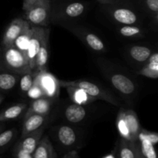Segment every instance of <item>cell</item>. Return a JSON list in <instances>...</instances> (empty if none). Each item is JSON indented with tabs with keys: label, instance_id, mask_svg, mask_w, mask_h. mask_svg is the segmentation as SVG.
<instances>
[{
	"label": "cell",
	"instance_id": "obj_1",
	"mask_svg": "<svg viewBox=\"0 0 158 158\" xmlns=\"http://www.w3.org/2000/svg\"><path fill=\"white\" fill-rule=\"evenodd\" d=\"M0 71L22 76L32 72L26 56L14 46L0 48Z\"/></svg>",
	"mask_w": 158,
	"mask_h": 158
},
{
	"label": "cell",
	"instance_id": "obj_2",
	"mask_svg": "<svg viewBox=\"0 0 158 158\" xmlns=\"http://www.w3.org/2000/svg\"><path fill=\"white\" fill-rule=\"evenodd\" d=\"M60 86H72L75 87H78L80 89H83L84 92H86L88 95L94 97L96 100H104L108 102L115 106H120V103L117 101V99L108 91L104 89L103 88L100 87L97 84L93 83L91 82L86 81V80H74V81H63V80H59Z\"/></svg>",
	"mask_w": 158,
	"mask_h": 158
},
{
	"label": "cell",
	"instance_id": "obj_3",
	"mask_svg": "<svg viewBox=\"0 0 158 158\" xmlns=\"http://www.w3.org/2000/svg\"><path fill=\"white\" fill-rule=\"evenodd\" d=\"M26 19L35 26H46L49 23L50 4L49 0H38L25 11Z\"/></svg>",
	"mask_w": 158,
	"mask_h": 158
},
{
	"label": "cell",
	"instance_id": "obj_4",
	"mask_svg": "<svg viewBox=\"0 0 158 158\" xmlns=\"http://www.w3.org/2000/svg\"><path fill=\"white\" fill-rule=\"evenodd\" d=\"M34 83L41 88L45 97L53 101L58 98L60 91V82L52 74L46 70L34 73Z\"/></svg>",
	"mask_w": 158,
	"mask_h": 158
},
{
	"label": "cell",
	"instance_id": "obj_5",
	"mask_svg": "<svg viewBox=\"0 0 158 158\" xmlns=\"http://www.w3.org/2000/svg\"><path fill=\"white\" fill-rule=\"evenodd\" d=\"M31 29H32V34H31L30 40H29L26 58L27 60L28 64H29L31 71L33 72L35 68V59H36V56L40 46H41L42 39H43L46 29L42 26H35L31 27Z\"/></svg>",
	"mask_w": 158,
	"mask_h": 158
},
{
	"label": "cell",
	"instance_id": "obj_6",
	"mask_svg": "<svg viewBox=\"0 0 158 158\" xmlns=\"http://www.w3.org/2000/svg\"><path fill=\"white\" fill-rule=\"evenodd\" d=\"M30 24L26 20L22 19H15L7 26L3 34L1 47H9L13 45L17 37L25 30Z\"/></svg>",
	"mask_w": 158,
	"mask_h": 158
},
{
	"label": "cell",
	"instance_id": "obj_7",
	"mask_svg": "<svg viewBox=\"0 0 158 158\" xmlns=\"http://www.w3.org/2000/svg\"><path fill=\"white\" fill-rule=\"evenodd\" d=\"M49 29H46L43 39H42L41 46L37 53L35 59V68L33 71L34 73L47 70L48 60H49Z\"/></svg>",
	"mask_w": 158,
	"mask_h": 158
},
{
	"label": "cell",
	"instance_id": "obj_8",
	"mask_svg": "<svg viewBox=\"0 0 158 158\" xmlns=\"http://www.w3.org/2000/svg\"><path fill=\"white\" fill-rule=\"evenodd\" d=\"M120 112L129 131L130 140L133 142L137 141L139 134L142 129L137 114L132 110L126 109H120Z\"/></svg>",
	"mask_w": 158,
	"mask_h": 158
},
{
	"label": "cell",
	"instance_id": "obj_9",
	"mask_svg": "<svg viewBox=\"0 0 158 158\" xmlns=\"http://www.w3.org/2000/svg\"><path fill=\"white\" fill-rule=\"evenodd\" d=\"M44 129L45 125L42 127L39 128L38 130L35 131L34 132L23 137L21 141L18 143V145L15 148H19V149L23 150V151L28 153V154H32L35 148H36L37 144L39 143L40 140H41L42 137H43Z\"/></svg>",
	"mask_w": 158,
	"mask_h": 158
},
{
	"label": "cell",
	"instance_id": "obj_10",
	"mask_svg": "<svg viewBox=\"0 0 158 158\" xmlns=\"http://www.w3.org/2000/svg\"><path fill=\"white\" fill-rule=\"evenodd\" d=\"M110 80L113 86L123 95L130 96L135 91L134 82L123 74L114 73L111 75Z\"/></svg>",
	"mask_w": 158,
	"mask_h": 158
},
{
	"label": "cell",
	"instance_id": "obj_11",
	"mask_svg": "<svg viewBox=\"0 0 158 158\" xmlns=\"http://www.w3.org/2000/svg\"><path fill=\"white\" fill-rule=\"evenodd\" d=\"M47 119L48 115H40V114H31L25 117L24 123L23 124V130H22V138L44 126Z\"/></svg>",
	"mask_w": 158,
	"mask_h": 158
},
{
	"label": "cell",
	"instance_id": "obj_12",
	"mask_svg": "<svg viewBox=\"0 0 158 158\" xmlns=\"http://www.w3.org/2000/svg\"><path fill=\"white\" fill-rule=\"evenodd\" d=\"M53 100L47 97H41L32 101L30 106L26 110L25 117L31 114H40V115H49L52 108Z\"/></svg>",
	"mask_w": 158,
	"mask_h": 158
},
{
	"label": "cell",
	"instance_id": "obj_13",
	"mask_svg": "<svg viewBox=\"0 0 158 158\" xmlns=\"http://www.w3.org/2000/svg\"><path fill=\"white\" fill-rule=\"evenodd\" d=\"M33 158H57L56 153L47 136L42 137L32 153Z\"/></svg>",
	"mask_w": 158,
	"mask_h": 158
},
{
	"label": "cell",
	"instance_id": "obj_14",
	"mask_svg": "<svg viewBox=\"0 0 158 158\" xmlns=\"http://www.w3.org/2000/svg\"><path fill=\"white\" fill-rule=\"evenodd\" d=\"M64 116L66 120L73 123H80L85 119L86 110L82 105L73 103L66 106L65 109Z\"/></svg>",
	"mask_w": 158,
	"mask_h": 158
},
{
	"label": "cell",
	"instance_id": "obj_15",
	"mask_svg": "<svg viewBox=\"0 0 158 158\" xmlns=\"http://www.w3.org/2000/svg\"><path fill=\"white\" fill-rule=\"evenodd\" d=\"M65 87L67 89L69 97L73 103L84 106V105L89 104L96 100L95 98L88 95L86 92H84L83 89H80V88L72 86H66Z\"/></svg>",
	"mask_w": 158,
	"mask_h": 158
},
{
	"label": "cell",
	"instance_id": "obj_16",
	"mask_svg": "<svg viewBox=\"0 0 158 158\" xmlns=\"http://www.w3.org/2000/svg\"><path fill=\"white\" fill-rule=\"evenodd\" d=\"M77 36L80 37L86 46H89L93 50L97 52H103L106 50V46L103 42L100 40V37L92 32L81 31L77 33Z\"/></svg>",
	"mask_w": 158,
	"mask_h": 158
},
{
	"label": "cell",
	"instance_id": "obj_17",
	"mask_svg": "<svg viewBox=\"0 0 158 158\" xmlns=\"http://www.w3.org/2000/svg\"><path fill=\"white\" fill-rule=\"evenodd\" d=\"M57 138L62 145L65 147L73 146L77 140L75 130L69 126H60L57 130Z\"/></svg>",
	"mask_w": 158,
	"mask_h": 158
},
{
	"label": "cell",
	"instance_id": "obj_18",
	"mask_svg": "<svg viewBox=\"0 0 158 158\" xmlns=\"http://www.w3.org/2000/svg\"><path fill=\"white\" fill-rule=\"evenodd\" d=\"M27 110V104L25 103H19L13 104L0 111V122L13 120L19 117L24 111Z\"/></svg>",
	"mask_w": 158,
	"mask_h": 158
},
{
	"label": "cell",
	"instance_id": "obj_19",
	"mask_svg": "<svg viewBox=\"0 0 158 158\" xmlns=\"http://www.w3.org/2000/svg\"><path fill=\"white\" fill-rule=\"evenodd\" d=\"M137 74L151 79H157L158 77V53L154 52L149 57L146 65L137 73Z\"/></svg>",
	"mask_w": 158,
	"mask_h": 158
},
{
	"label": "cell",
	"instance_id": "obj_20",
	"mask_svg": "<svg viewBox=\"0 0 158 158\" xmlns=\"http://www.w3.org/2000/svg\"><path fill=\"white\" fill-rule=\"evenodd\" d=\"M113 17L119 23L123 25H134L137 22V16L131 9L120 8L113 11Z\"/></svg>",
	"mask_w": 158,
	"mask_h": 158
},
{
	"label": "cell",
	"instance_id": "obj_21",
	"mask_svg": "<svg viewBox=\"0 0 158 158\" xmlns=\"http://www.w3.org/2000/svg\"><path fill=\"white\" fill-rule=\"evenodd\" d=\"M21 76L13 73L0 71V93L8 92L13 89Z\"/></svg>",
	"mask_w": 158,
	"mask_h": 158
},
{
	"label": "cell",
	"instance_id": "obj_22",
	"mask_svg": "<svg viewBox=\"0 0 158 158\" xmlns=\"http://www.w3.org/2000/svg\"><path fill=\"white\" fill-rule=\"evenodd\" d=\"M118 157L136 158V141H130L121 137L119 143Z\"/></svg>",
	"mask_w": 158,
	"mask_h": 158
},
{
	"label": "cell",
	"instance_id": "obj_23",
	"mask_svg": "<svg viewBox=\"0 0 158 158\" xmlns=\"http://www.w3.org/2000/svg\"><path fill=\"white\" fill-rule=\"evenodd\" d=\"M152 54V51L148 46H134L130 49L129 55L138 63H146Z\"/></svg>",
	"mask_w": 158,
	"mask_h": 158
},
{
	"label": "cell",
	"instance_id": "obj_24",
	"mask_svg": "<svg viewBox=\"0 0 158 158\" xmlns=\"http://www.w3.org/2000/svg\"><path fill=\"white\" fill-rule=\"evenodd\" d=\"M31 34H32V29H31V26H29L17 37L16 40L14 41L13 45H12V46L16 48L25 56H26V52H27L28 46H29Z\"/></svg>",
	"mask_w": 158,
	"mask_h": 158
},
{
	"label": "cell",
	"instance_id": "obj_25",
	"mask_svg": "<svg viewBox=\"0 0 158 158\" xmlns=\"http://www.w3.org/2000/svg\"><path fill=\"white\" fill-rule=\"evenodd\" d=\"M137 141L139 142L140 151L145 158H157L154 145L151 141L143 137H138Z\"/></svg>",
	"mask_w": 158,
	"mask_h": 158
},
{
	"label": "cell",
	"instance_id": "obj_26",
	"mask_svg": "<svg viewBox=\"0 0 158 158\" xmlns=\"http://www.w3.org/2000/svg\"><path fill=\"white\" fill-rule=\"evenodd\" d=\"M119 32L124 37H136L143 35L141 28L134 25H124L119 28Z\"/></svg>",
	"mask_w": 158,
	"mask_h": 158
},
{
	"label": "cell",
	"instance_id": "obj_27",
	"mask_svg": "<svg viewBox=\"0 0 158 158\" xmlns=\"http://www.w3.org/2000/svg\"><path fill=\"white\" fill-rule=\"evenodd\" d=\"M34 77L35 75L33 72L24 73L20 77L19 81V87L22 92L26 94L28 90L32 87L34 83Z\"/></svg>",
	"mask_w": 158,
	"mask_h": 158
},
{
	"label": "cell",
	"instance_id": "obj_28",
	"mask_svg": "<svg viewBox=\"0 0 158 158\" xmlns=\"http://www.w3.org/2000/svg\"><path fill=\"white\" fill-rule=\"evenodd\" d=\"M17 134V131L15 129H9L2 131L0 134V151L4 149L8 146Z\"/></svg>",
	"mask_w": 158,
	"mask_h": 158
},
{
	"label": "cell",
	"instance_id": "obj_29",
	"mask_svg": "<svg viewBox=\"0 0 158 158\" xmlns=\"http://www.w3.org/2000/svg\"><path fill=\"white\" fill-rule=\"evenodd\" d=\"M84 12V6L80 2L69 4L65 9V13L69 17H78Z\"/></svg>",
	"mask_w": 158,
	"mask_h": 158
},
{
	"label": "cell",
	"instance_id": "obj_30",
	"mask_svg": "<svg viewBox=\"0 0 158 158\" xmlns=\"http://www.w3.org/2000/svg\"><path fill=\"white\" fill-rule=\"evenodd\" d=\"M26 94H27V96L29 98L32 99V100H33L39 98H41V97H44V94H43L41 88H40L38 85L35 84V83H33L32 87L28 90Z\"/></svg>",
	"mask_w": 158,
	"mask_h": 158
},
{
	"label": "cell",
	"instance_id": "obj_31",
	"mask_svg": "<svg viewBox=\"0 0 158 158\" xmlns=\"http://www.w3.org/2000/svg\"><path fill=\"white\" fill-rule=\"evenodd\" d=\"M138 137H143V138L151 141L154 145L156 144L158 141V135L157 133L150 132V131H146V130L143 129V128L140 131Z\"/></svg>",
	"mask_w": 158,
	"mask_h": 158
},
{
	"label": "cell",
	"instance_id": "obj_32",
	"mask_svg": "<svg viewBox=\"0 0 158 158\" xmlns=\"http://www.w3.org/2000/svg\"><path fill=\"white\" fill-rule=\"evenodd\" d=\"M146 4L148 9L157 15L158 12V0H146Z\"/></svg>",
	"mask_w": 158,
	"mask_h": 158
},
{
	"label": "cell",
	"instance_id": "obj_33",
	"mask_svg": "<svg viewBox=\"0 0 158 158\" xmlns=\"http://www.w3.org/2000/svg\"><path fill=\"white\" fill-rule=\"evenodd\" d=\"M15 155L16 158H33L32 154H28L19 148H15Z\"/></svg>",
	"mask_w": 158,
	"mask_h": 158
},
{
	"label": "cell",
	"instance_id": "obj_34",
	"mask_svg": "<svg viewBox=\"0 0 158 158\" xmlns=\"http://www.w3.org/2000/svg\"><path fill=\"white\" fill-rule=\"evenodd\" d=\"M37 1H38V0H24L23 5V10H27L30 6H32L33 4H35Z\"/></svg>",
	"mask_w": 158,
	"mask_h": 158
},
{
	"label": "cell",
	"instance_id": "obj_35",
	"mask_svg": "<svg viewBox=\"0 0 158 158\" xmlns=\"http://www.w3.org/2000/svg\"><path fill=\"white\" fill-rule=\"evenodd\" d=\"M136 158H145L140 151V145H139V142L137 140L136 141Z\"/></svg>",
	"mask_w": 158,
	"mask_h": 158
},
{
	"label": "cell",
	"instance_id": "obj_36",
	"mask_svg": "<svg viewBox=\"0 0 158 158\" xmlns=\"http://www.w3.org/2000/svg\"><path fill=\"white\" fill-rule=\"evenodd\" d=\"M98 1L103 4H108V3L113 2V0H98Z\"/></svg>",
	"mask_w": 158,
	"mask_h": 158
},
{
	"label": "cell",
	"instance_id": "obj_37",
	"mask_svg": "<svg viewBox=\"0 0 158 158\" xmlns=\"http://www.w3.org/2000/svg\"><path fill=\"white\" fill-rule=\"evenodd\" d=\"M4 127H5L4 124H2V122H0V134H1V133L2 132V131H3V129H4Z\"/></svg>",
	"mask_w": 158,
	"mask_h": 158
},
{
	"label": "cell",
	"instance_id": "obj_38",
	"mask_svg": "<svg viewBox=\"0 0 158 158\" xmlns=\"http://www.w3.org/2000/svg\"><path fill=\"white\" fill-rule=\"evenodd\" d=\"M4 99H5L4 95H3L2 94H1V93H0V104H1L2 102L3 101V100H4Z\"/></svg>",
	"mask_w": 158,
	"mask_h": 158
},
{
	"label": "cell",
	"instance_id": "obj_39",
	"mask_svg": "<svg viewBox=\"0 0 158 158\" xmlns=\"http://www.w3.org/2000/svg\"><path fill=\"white\" fill-rule=\"evenodd\" d=\"M117 158H119V157H117Z\"/></svg>",
	"mask_w": 158,
	"mask_h": 158
}]
</instances>
